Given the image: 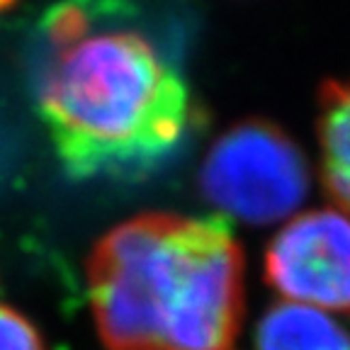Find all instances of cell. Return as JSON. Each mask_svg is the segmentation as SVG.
Wrapping results in <instances>:
<instances>
[{
    "label": "cell",
    "mask_w": 350,
    "mask_h": 350,
    "mask_svg": "<svg viewBox=\"0 0 350 350\" xmlns=\"http://www.w3.org/2000/svg\"><path fill=\"white\" fill-rule=\"evenodd\" d=\"M0 350H44L34 323L8 304H0Z\"/></svg>",
    "instance_id": "obj_7"
},
{
    "label": "cell",
    "mask_w": 350,
    "mask_h": 350,
    "mask_svg": "<svg viewBox=\"0 0 350 350\" xmlns=\"http://www.w3.org/2000/svg\"><path fill=\"white\" fill-rule=\"evenodd\" d=\"M39 112L73 178H137L185 142L197 122L183 78L137 29L90 27L51 46Z\"/></svg>",
    "instance_id": "obj_2"
},
{
    "label": "cell",
    "mask_w": 350,
    "mask_h": 350,
    "mask_svg": "<svg viewBox=\"0 0 350 350\" xmlns=\"http://www.w3.org/2000/svg\"><path fill=\"white\" fill-rule=\"evenodd\" d=\"M265 282L295 304L350 314V219L336 209L292 219L270 241Z\"/></svg>",
    "instance_id": "obj_4"
},
{
    "label": "cell",
    "mask_w": 350,
    "mask_h": 350,
    "mask_svg": "<svg viewBox=\"0 0 350 350\" xmlns=\"http://www.w3.org/2000/svg\"><path fill=\"white\" fill-rule=\"evenodd\" d=\"M200 190L217 209L248 224H273L292 214L309 192V163L278 124L246 120L209 148Z\"/></svg>",
    "instance_id": "obj_3"
},
{
    "label": "cell",
    "mask_w": 350,
    "mask_h": 350,
    "mask_svg": "<svg viewBox=\"0 0 350 350\" xmlns=\"http://www.w3.org/2000/svg\"><path fill=\"white\" fill-rule=\"evenodd\" d=\"M15 3H17V0H0V12H5L8 8H12Z\"/></svg>",
    "instance_id": "obj_8"
},
{
    "label": "cell",
    "mask_w": 350,
    "mask_h": 350,
    "mask_svg": "<svg viewBox=\"0 0 350 350\" xmlns=\"http://www.w3.org/2000/svg\"><path fill=\"white\" fill-rule=\"evenodd\" d=\"M109 350H231L243 317V253L224 219L142 214L88 260Z\"/></svg>",
    "instance_id": "obj_1"
},
{
    "label": "cell",
    "mask_w": 350,
    "mask_h": 350,
    "mask_svg": "<svg viewBox=\"0 0 350 350\" xmlns=\"http://www.w3.org/2000/svg\"><path fill=\"white\" fill-rule=\"evenodd\" d=\"M256 350H350V334L314 306L287 301L260 319Z\"/></svg>",
    "instance_id": "obj_5"
},
{
    "label": "cell",
    "mask_w": 350,
    "mask_h": 350,
    "mask_svg": "<svg viewBox=\"0 0 350 350\" xmlns=\"http://www.w3.org/2000/svg\"><path fill=\"white\" fill-rule=\"evenodd\" d=\"M319 144L323 185L350 212V81H326L319 90Z\"/></svg>",
    "instance_id": "obj_6"
}]
</instances>
